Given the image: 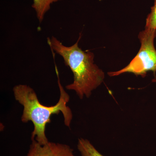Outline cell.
Masks as SVG:
<instances>
[{
	"label": "cell",
	"mask_w": 156,
	"mask_h": 156,
	"mask_svg": "<svg viewBox=\"0 0 156 156\" xmlns=\"http://www.w3.org/2000/svg\"><path fill=\"white\" fill-rule=\"evenodd\" d=\"M77 148L82 156H105L98 152L87 139H79Z\"/></svg>",
	"instance_id": "obj_6"
},
{
	"label": "cell",
	"mask_w": 156,
	"mask_h": 156,
	"mask_svg": "<svg viewBox=\"0 0 156 156\" xmlns=\"http://www.w3.org/2000/svg\"><path fill=\"white\" fill-rule=\"evenodd\" d=\"M61 0H33L32 7L36 11L40 22L43 21L45 14L50 9L51 5Z\"/></svg>",
	"instance_id": "obj_5"
},
{
	"label": "cell",
	"mask_w": 156,
	"mask_h": 156,
	"mask_svg": "<svg viewBox=\"0 0 156 156\" xmlns=\"http://www.w3.org/2000/svg\"><path fill=\"white\" fill-rule=\"evenodd\" d=\"M81 36L80 34L76 43L70 47L65 46L54 37L48 38V43L52 51L62 57L65 64L73 74V82L66 88L75 91L82 99L84 96L90 97L92 91L102 83L105 73L94 63V53L83 51L79 47Z\"/></svg>",
	"instance_id": "obj_2"
},
{
	"label": "cell",
	"mask_w": 156,
	"mask_h": 156,
	"mask_svg": "<svg viewBox=\"0 0 156 156\" xmlns=\"http://www.w3.org/2000/svg\"><path fill=\"white\" fill-rule=\"evenodd\" d=\"M145 28L156 30V0H154V5L151 8V12L146 20Z\"/></svg>",
	"instance_id": "obj_7"
},
{
	"label": "cell",
	"mask_w": 156,
	"mask_h": 156,
	"mask_svg": "<svg viewBox=\"0 0 156 156\" xmlns=\"http://www.w3.org/2000/svg\"><path fill=\"white\" fill-rule=\"evenodd\" d=\"M25 156H77L74 154L73 150L67 144L49 141L44 145H41L34 139Z\"/></svg>",
	"instance_id": "obj_4"
},
{
	"label": "cell",
	"mask_w": 156,
	"mask_h": 156,
	"mask_svg": "<svg viewBox=\"0 0 156 156\" xmlns=\"http://www.w3.org/2000/svg\"><path fill=\"white\" fill-rule=\"evenodd\" d=\"M138 37L141 45L136 56L122 69L108 73L109 76L131 73L135 76L144 77L148 72L156 73V50L154 41L156 37V30L145 28L144 30L140 32Z\"/></svg>",
	"instance_id": "obj_3"
},
{
	"label": "cell",
	"mask_w": 156,
	"mask_h": 156,
	"mask_svg": "<svg viewBox=\"0 0 156 156\" xmlns=\"http://www.w3.org/2000/svg\"><path fill=\"white\" fill-rule=\"evenodd\" d=\"M55 68L60 92L59 100L55 105L47 106L42 105L34 90L27 85L20 84L13 88L15 100L23 107L21 121L23 123L30 121L33 123L34 129L31 134V140H35L41 145H44L49 142L45 130L47 124L51 122L52 115H58L62 112L65 125L68 127H70L73 119L72 112L67 105L69 100V95L62 85L56 66Z\"/></svg>",
	"instance_id": "obj_1"
}]
</instances>
